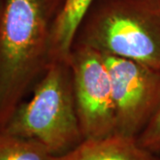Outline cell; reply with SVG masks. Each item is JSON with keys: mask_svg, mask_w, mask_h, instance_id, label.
<instances>
[{"mask_svg": "<svg viewBox=\"0 0 160 160\" xmlns=\"http://www.w3.org/2000/svg\"><path fill=\"white\" fill-rule=\"evenodd\" d=\"M63 0H1L0 130L53 61L52 37Z\"/></svg>", "mask_w": 160, "mask_h": 160, "instance_id": "1", "label": "cell"}, {"mask_svg": "<svg viewBox=\"0 0 160 160\" xmlns=\"http://www.w3.org/2000/svg\"><path fill=\"white\" fill-rule=\"evenodd\" d=\"M74 44L160 72V0H96Z\"/></svg>", "mask_w": 160, "mask_h": 160, "instance_id": "2", "label": "cell"}, {"mask_svg": "<svg viewBox=\"0 0 160 160\" xmlns=\"http://www.w3.org/2000/svg\"><path fill=\"white\" fill-rule=\"evenodd\" d=\"M42 144L52 156L65 154L84 136L75 103L69 60H53L32 91L0 130Z\"/></svg>", "mask_w": 160, "mask_h": 160, "instance_id": "3", "label": "cell"}, {"mask_svg": "<svg viewBox=\"0 0 160 160\" xmlns=\"http://www.w3.org/2000/svg\"><path fill=\"white\" fill-rule=\"evenodd\" d=\"M77 113L84 139L108 136L116 131L111 82L103 55L74 44L69 56Z\"/></svg>", "mask_w": 160, "mask_h": 160, "instance_id": "4", "label": "cell"}, {"mask_svg": "<svg viewBox=\"0 0 160 160\" xmlns=\"http://www.w3.org/2000/svg\"><path fill=\"white\" fill-rule=\"evenodd\" d=\"M102 55L111 82L115 132L137 138L159 107L160 72L131 60Z\"/></svg>", "mask_w": 160, "mask_h": 160, "instance_id": "5", "label": "cell"}, {"mask_svg": "<svg viewBox=\"0 0 160 160\" xmlns=\"http://www.w3.org/2000/svg\"><path fill=\"white\" fill-rule=\"evenodd\" d=\"M52 160H160V157L142 147L137 138L114 132L104 137L84 139Z\"/></svg>", "mask_w": 160, "mask_h": 160, "instance_id": "6", "label": "cell"}, {"mask_svg": "<svg viewBox=\"0 0 160 160\" xmlns=\"http://www.w3.org/2000/svg\"><path fill=\"white\" fill-rule=\"evenodd\" d=\"M96 0H63L53 24L52 59L69 60L77 32Z\"/></svg>", "mask_w": 160, "mask_h": 160, "instance_id": "7", "label": "cell"}, {"mask_svg": "<svg viewBox=\"0 0 160 160\" xmlns=\"http://www.w3.org/2000/svg\"><path fill=\"white\" fill-rule=\"evenodd\" d=\"M39 142L0 131V160H52Z\"/></svg>", "mask_w": 160, "mask_h": 160, "instance_id": "8", "label": "cell"}, {"mask_svg": "<svg viewBox=\"0 0 160 160\" xmlns=\"http://www.w3.org/2000/svg\"><path fill=\"white\" fill-rule=\"evenodd\" d=\"M139 143L156 154L160 153V105L149 124L137 137Z\"/></svg>", "mask_w": 160, "mask_h": 160, "instance_id": "9", "label": "cell"}, {"mask_svg": "<svg viewBox=\"0 0 160 160\" xmlns=\"http://www.w3.org/2000/svg\"><path fill=\"white\" fill-rule=\"evenodd\" d=\"M0 7H1V0H0Z\"/></svg>", "mask_w": 160, "mask_h": 160, "instance_id": "10", "label": "cell"}]
</instances>
